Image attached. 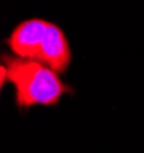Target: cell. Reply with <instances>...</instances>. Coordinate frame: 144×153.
I'll use <instances>...</instances> for the list:
<instances>
[{
    "label": "cell",
    "instance_id": "obj_1",
    "mask_svg": "<svg viewBox=\"0 0 144 153\" xmlns=\"http://www.w3.org/2000/svg\"><path fill=\"white\" fill-rule=\"evenodd\" d=\"M3 64L8 68V80L15 88V103L22 109L53 106L70 91L56 71L36 59L3 56Z\"/></svg>",
    "mask_w": 144,
    "mask_h": 153
},
{
    "label": "cell",
    "instance_id": "obj_2",
    "mask_svg": "<svg viewBox=\"0 0 144 153\" xmlns=\"http://www.w3.org/2000/svg\"><path fill=\"white\" fill-rule=\"evenodd\" d=\"M49 21L43 18H29L22 21L11 32L6 44L11 53L23 59H36L43 46Z\"/></svg>",
    "mask_w": 144,
    "mask_h": 153
},
{
    "label": "cell",
    "instance_id": "obj_3",
    "mask_svg": "<svg viewBox=\"0 0 144 153\" xmlns=\"http://www.w3.org/2000/svg\"><path fill=\"white\" fill-rule=\"evenodd\" d=\"M38 61L50 67L58 74L64 73L71 62V49L70 42L58 25L49 23L46 36L43 39V46L39 50Z\"/></svg>",
    "mask_w": 144,
    "mask_h": 153
},
{
    "label": "cell",
    "instance_id": "obj_4",
    "mask_svg": "<svg viewBox=\"0 0 144 153\" xmlns=\"http://www.w3.org/2000/svg\"><path fill=\"white\" fill-rule=\"evenodd\" d=\"M8 80V68H6V65L2 62V65H0V88H5V85H6Z\"/></svg>",
    "mask_w": 144,
    "mask_h": 153
}]
</instances>
